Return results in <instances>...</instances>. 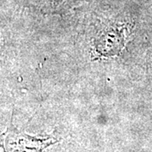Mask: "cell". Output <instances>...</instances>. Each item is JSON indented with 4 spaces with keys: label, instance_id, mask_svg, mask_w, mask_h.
Returning a JSON list of instances; mask_svg holds the SVG:
<instances>
[{
    "label": "cell",
    "instance_id": "obj_3",
    "mask_svg": "<svg viewBox=\"0 0 152 152\" xmlns=\"http://www.w3.org/2000/svg\"><path fill=\"white\" fill-rule=\"evenodd\" d=\"M36 3L43 8L50 10H58L64 8L66 6L70 5L75 3L76 0H34Z\"/></svg>",
    "mask_w": 152,
    "mask_h": 152
},
{
    "label": "cell",
    "instance_id": "obj_2",
    "mask_svg": "<svg viewBox=\"0 0 152 152\" xmlns=\"http://www.w3.org/2000/svg\"><path fill=\"white\" fill-rule=\"evenodd\" d=\"M124 30L117 26L106 28L98 35L96 40V48L100 54L113 56L119 53L124 47Z\"/></svg>",
    "mask_w": 152,
    "mask_h": 152
},
{
    "label": "cell",
    "instance_id": "obj_1",
    "mask_svg": "<svg viewBox=\"0 0 152 152\" xmlns=\"http://www.w3.org/2000/svg\"><path fill=\"white\" fill-rule=\"evenodd\" d=\"M58 142L54 137L37 138L20 132L11 124L5 133L0 134V152H42Z\"/></svg>",
    "mask_w": 152,
    "mask_h": 152
}]
</instances>
